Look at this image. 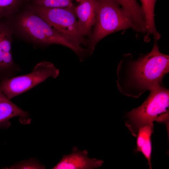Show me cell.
I'll use <instances>...</instances> for the list:
<instances>
[{"label":"cell","instance_id":"6da1fadb","mask_svg":"<svg viewBox=\"0 0 169 169\" xmlns=\"http://www.w3.org/2000/svg\"><path fill=\"white\" fill-rule=\"evenodd\" d=\"M169 72V56L160 51L156 41L147 54L136 60L130 57L120 61L117 70V88L124 95L138 98L161 84Z\"/></svg>","mask_w":169,"mask_h":169},{"label":"cell","instance_id":"7a4b0ae2","mask_svg":"<svg viewBox=\"0 0 169 169\" xmlns=\"http://www.w3.org/2000/svg\"><path fill=\"white\" fill-rule=\"evenodd\" d=\"M26 4L18 12L4 19L12 27L14 34L38 46L54 44L64 46L74 51L79 58L86 55V49L61 36Z\"/></svg>","mask_w":169,"mask_h":169},{"label":"cell","instance_id":"3957f363","mask_svg":"<svg viewBox=\"0 0 169 169\" xmlns=\"http://www.w3.org/2000/svg\"><path fill=\"white\" fill-rule=\"evenodd\" d=\"M96 1L95 21L87 48L90 54L100 40L111 33L130 28L140 32L130 15L114 0Z\"/></svg>","mask_w":169,"mask_h":169},{"label":"cell","instance_id":"277c9868","mask_svg":"<svg viewBox=\"0 0 169 169\" xmlns=\"http://www.w3.org/2000/svg\"><path fill=\"white\" fill-rule=\"evenodd\" d=\"M150 91V95L140 106L126 114L125 125L136 137L139 128L154 121L165 123L168 130L169 90L161 84Z\"/></svg>","mask_w":169,"mask_h":169},{"label":"cell","instance_id":"5b68a950","mask_svg":"<svg viewBox=\"0 0 169 169\" xmlns=\"http://www.w3.org/2000/svg\"><path fill=\"white\" fill-rule=\"evenodd\" d=\"M31 8L53 29L66 39L88 47V41L79 32L73 6L63 8H48L27 3Z\"/></svg>","mask_w":169,"mask_h":169},{"label":"cell","instance_id":"8992f818","mask_svg":"<svg viewBox=\"0 0 169 169\" xmlns=\"http://www.w3.org/2000/svg\"><path fill=\"white\" fill-rule=\"evenodd\" d=\"M59 69L51 62L44 61L37 64L29 73L13 76L0 82V90L11 99L24 93L49 77L56 78Z\"/></svg>","mask_w":169,"mask_h":169},{"label":"cell","instance_id":"52a82bcc","mask_svg":"<svg viewBox=\"0 0 169 169\" xmlns=\"http://www.w3.org/2000/svg\"><path fill=\"white\" fill-rule=\"evenodd\" d=\"M11 26L4 19L0 20V81L14 76L20 70L14 62L12 52L14 35Z\"/></svg>","mask_w":169,"mask_h":169},{"label":"cell","instance_id":"ba28073f","mask_svg":"<svg viewBox=\"0 0 169 169\" xmlns=\"http://www.w3.org/2000/svg\"><path fill=\"white\" fill-rule=\"evenodd\" d=\"M86 150L81 151L76 146L70 154L64 156L53 169H93L101 166L104 161L96 158H90Z\"/></svg>","mask_w":169,"mask_h":169},{"label":"cell","instance_id":"9c48e42d","mask_svg":"<svg viewBox=\"0 0 169 169\" xmlns=\"http://www.w3.org/2000/svg\"><path fill=\"white\" fill-rule=\"evenodd\" d=\"M74 12L79 32L84 37H90L95 21L96 0H84L75 7Z\"/></svg>","mask_w":169,"mask_h":169},{"label":"cell","instance_id":"30bf717a","mask_svg":"<svg viewBox=\"0 0 169 169\" xmlns=\"http://www.w3.org/2000/svg\"><path fill=\"white\" fill-rule=\"evenodd\" d=\"M153 127V123H151L139 128L137 136V147L135 149L136 152L140 151L143 154L148 161L150 169H151V137Z\"/></svg>","mask_w":169,"mask_h":169},{"label":"cell","instance_id":"8fae6325","mask_svg":"<svg viewBox=\"0 0 169 169\" xmlns=\"http://www.w3.org/2000/svg\"><path fill=\"white\" fill-rule=\"evenodd\" d=\"M144 13L146 29L144 40L148 41L150 35L155 40L159 39L161 36L156 28L154 20V8L157 0H140Z\"/></svg>","mask_w":169,"mask_h":169},{"label":"cell","instance_id":"7c38bea8","mask_svg":"<svg viewBox=\"0 0 169 169\" xmlns=\"http://www.w3.org/2000/svg\"><path fill=\"white\" fill-rule=\"evenodd\" d=\"M114 0L130 15L141 32L146 33V23L142 8L136 0Z\"/></svg>","mask_w":169,"mask_h":169},{"label":"cell","instance_id":"4fadbf2b","mask_svg":"<svg viewBox=\"0 0 169 169\" xmlns=\"http://www.w3.org/2000/svg\"><path fill=\"white\" fill-rule=\"evenodd\" d=\"M28 114L11 101L0 90V124L15 116L26 118Z\"/></svg>","mask_w":169,"mask_h":169},{"label":"cell","instance_id":"5bb4252c","mask_svg":"<svg viewBox=\"0 0 169 169\" xmlns=\"http://www.w3.org/2000/svg\"><path fill=\"white\" fill-rule=\"evenodd\" d=\"M27 2V0H0V20L12 16Z\"/></svg>","mask_w":169,"mask_h":169},{"label":"cell","instance_id":"9a60e30c","mask_svg":"<svg viewBox=\"0 0 169 169\" xmlns=\"http://www.w3.org/2000/svg\"><path fill=\"white\" fill-rule=\"evenodd\" d=\"M27 2L48 8H63L73 5L72 0H27Z\"/></svg>","mask_w":169,"mask_h":169},{"label":"cell","instance_id":"2e32d148","mask_svg":"<svg viewBox=\"0 0 169 169\" xmlns=\"http://www.w3.org/2000/svg\"><path fill=\"white\" fill-rule=\"evenodd\" d=\"M10 168V169H45V166L30 160L12 166Z\"/></svg>","mask_w":169,"mask_h":169},{"label":"cell","instance_id":"e0dca14e","mask_svg":"<svg viewBox=\"0 0 169 169\" xmlns=\"http://www.w3.org/2000/svg\"><path fill=\"white\" fill-rule=\"evenodd\" d=\"M77 2L80 3L84 0H75Z\"/></svg>","mask_w":169,"mask_h":169}]
</instances>
